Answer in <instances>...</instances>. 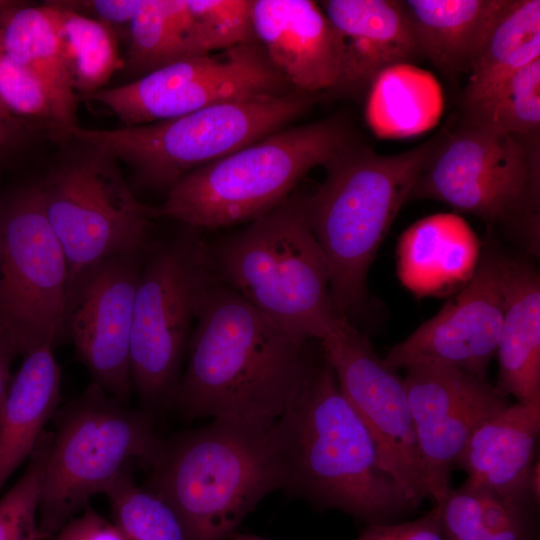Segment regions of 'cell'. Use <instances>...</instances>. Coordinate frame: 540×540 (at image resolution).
I'll use <instances>...</instances> for the list:
<instances>
[{
  "label": "cell",
  "instance_id": "9a60e30c",
  "mask_svg": "<svg viewBox=\"0 0 540 540\" xmlns=\"http://www.w3.org/2000/svg\"><path fill=\"white\" fill-rule=\"evenodd\" d=\"M147 251V250H146ZM145 252L111 256L68 282L64 326L94 383L126 403L132 388L130 340Z\"/></svg>",
  "mask_w": 540,
  "mask_h": 540
},
{
  "label": "cell",
  "instance_id": "2e32d148",
  "mask_svg": "<svg viewBox=\"0 0 540 540\" xmlns=\"http://www.w3.org/2000/svg\"><path fill=\"white\" fill-rule=\"evenodd\" d=\"M509 262L502 253L486 249L459 293L390 348L384 362L397 371L446 366L487 380L501 333Z\"/></svg>",
  "mask_w": 540,
  "mask_h": 540
},
{
  "label": "cell",
  "instance_id": "d6986e66",
  "mask_svg": "<svg viewBox=\"0 0 540 540\" xmlns=\"http://www.w3.org/2000/svg\"><path fill=\"white\" fill-rule=\"evenodd\" d=\"M339 41L340 73L332 92L365 98L386 68L421 58L410 16L398 0L318 2Z\"/></svg>",
  "mask_w": 540,
  "mask_h": 540
},
{
  "label": "cell",
  "instance_id": "4fadbf2b",
  "mask_svg": "<svg viewBox=\"0 0 540 540\" xmlns=\"http://www.w3.org/2000/svg\"><path fill=\"white\" fill-rule=\"evenodd\" d=\"M292 92L254 41L221 54L180 59L129 83L80 97L102 104L125 126H137L217 103Z\"/></svg>",
  "mask_w": 540,
  "mask_h": 540
},
{
  "label": "cell",
  "instance_id": "836d02e7",
  "mask_svg": "<svg viewBox=\"0 0 540 540\" xmlns=\"http://www.w3.org/2000/svg\"><path fill=\"white\" fill-rule=\"evenodd\" d=\"M0 102L16 116L54 127L48 95L41 83L5 51L0 30Z\"/></svg>",
  "mask_w": 540,
  "mask_h": 540
},
{
  "label": "cell",
  "instance_id": "5b68a950",
  "mask_svg": "<svg viewBox=\"0 0 540 540\" xmlns=\"http://www.w3.org/2000/svg\"><path fill=\"white\" fill-rule=\"evenodd\" d=\"M284 484L275 426L256 431L212 421L165 441L146 487L172 507L186 540H227Z\"/></svg>",
  "mask_w": 540,
  "mask_h": 540
},
{
  "label": "cell",
  "instance_id": "d590c367",
  "mask_svg": "<svg viewBox=\"0 0 540 540\" xmlns=\"http://www.w3.org/2000/svg\"><path fill=\"white\" fill-rule=\"evenodd\" d=\"M53 131L51 125L16 116L0 102V164L41 137L53 140Z\"/></svg>",
  "mask_w": 540,
  "mask_h": 540
},
{
  "label": "cell",
  "instance_id": "e575fe53",
  "mask_svg": "<svg viewBox=\"0 0 540 540\" xmlns=\"http://www.w3.org/2000/svg\"><path fill=\"white\" fill-rule=\"evenodd\" d=\"M355 540H444L439 508L414 520L367 525Z\"/></svg>",
  "mask_w": 540,
  "mask_h": 540
},
{
  "label": "cell",
  "instance_id": "8fae6325",
  "mask_svg": "<svg viewBox=\"0 0 540 540\" xmlns=\"http://www.w3.org/2000/svg\"><path fill=\"white\" fill-rule=\"evenodd\" d=\"M214 277L207 246L195 234L150 243L137 286L130 372L142 402H172L202 298Z\"/></svg>",
  "mask_w": 540,
  "mask_h": 540
},
{
  "label": "cell",
  "instance_id": "603a6c76",
  "mask_svg": "<svg viewBox=\"0 0 540 540\" xmlns=\"http://www.w3.org/2000/svg\"><path fill=\"white\" fill-rule=\"evenodd\" d=\"M496 354L501 395L521 403L540 397V278L527 261L510 258Z\"/></svg>",
  "mask_w": 540,
  "mask_h": 540
},
{
  "label": "cell",
  "instance_id": "44dd1931",
  "mask_svg": "<svg viewBox=\"0 0 540 540\" xmlns=\"http://www.w3.org/2000/svg\"><path fill=\"white\" fill-rule=\"evenodd\" d=\"M5 51L26 68L45 89L53 112L55 140L62 132L78 126L75 91L64 51L58 12L45 2L26 4L13 10L0 25Z\"/></svg>",
  "mask_w": 540,
  "mask_h": 540
},
{
  "label": "cell",
  "instance_id": "6da1fadb",
  "mask_svg": "<svg viewBox=\"0 0 540 540\" xmlns=\"http://www.w3.org/2000/svg\"><path fill=\"white\" fill-rule=\"evenodd\" d=\"M172 402L190 418L271 430L317 359L215 274L199 306Z\"/></svg>",
  "mask_w": 540,
  "mask_h": 540
},
{
  "label": "cell",
  "instance_id": "f546056e",
  "mask_svg": "<svg viewBox=\"0 0 540 540\" xmlns=\"http://www.w3.org/2000/svg\"><path fill=\"white\" fill-rule=\"evenodd\" d=\"M464 125L537 136L540 130V58L515 72L484 99L464 107Z\"/></svg>",
  "mask_w": 540,
  "mask_h": 540
},
{
  "label": "cell",
  "instance_id": "d4e9b609",
  "mask_svg": "<svg viewBox=\"0 0 540 540\" xmlns=\"http://www.w3.org/2000/svg\"><path fill=\"white\" fill-rule=\"evenodd\" d=\"M365 116L380 138H404L431 129L439 120L441 88L428 71L410 63L383 70L366 96Z\"/></svg>",
  "mask_w": 540,
  "mask_h": 540
},
{
  "label": "cell",
  "instance_id": "60d3db41",
  "mask_svg": "<svg viewBox=\"0 0 540 540\" xmlns=\"http://www.w3.org/2000/svg\"><path fill=\"white\" fill-rule=\"evenodd\" d=\"M24 3L15 0H0V25L5 18L16 8L20 7Z\"/></svg>",
  "mask_w": 540,
  "mask_h": 540
},
{
  "label": "cell",
  "instance_id": "8992f818",
  "mask_svg": "<svg viewBox=\"0 0 540 540\" xmlns=\"http://www.w3.org/2000/svg\"><path fill=\"white\" fill-rule=\"evenodd\" d=\"M340 117L285 127L181 177L151 208L193 229L252 221L292 193L313 168L325 166L352 142Z\"/></svg>",
  "mask_w": 540,
  "mask_h": 540
},
{
  "label": "cell",
  "instance_id": "cb8c5ba5",
  "mask_svg": "<svg viewBox=\"0 0 540 540\" xmlns=\"http://www.w3.org/2000/svg\"><path fill=\"white\" fill-rule=\"evenodd\" d=\"M423 58L449 76L468 73L509 0H404Z\"/></svg>",
  "mask_w": 540,
  "mask_h": 540
},
{
  "label": "cell",
  "instance_id": "1f68e13d",
  "mask_svg": "<svg viewBox=\"0 0 540 540\" xmlns=\"http://www.w3.org/2000/svg\"><path fill=\"white\" fill-rule=\"evenodd\" d=\"M52 439L53 432L44 430L24 473L0 497V540H39L37 512Z\"/></svg>",
  "mask_w": 540,
  "mask_h": 540
},
{
  "label": "cell",
  "instance_id": "9c48e42d",
  "mask_svg": "<svg viewBox=\"0 0 540 540\" xmlns=\"http://www.w3.org/2000/svg\"><path fill=\"white\" fill-rule=\"evenodd\" d=\"M409 198L433 199L516 234L539 247V135L464 125L445 132Z\"/></svg>",
  "mask_w": 540,
  "mask_h": 540
},
{
  "label": "cell",
  "instance_id": "83f0119b",
  "mask_svg": "<svg viewBox=\"0 0 540 540\" xmlns=\"http://www.w3.org/2000/svg\"><path fill=\"white\" fill-rule=\"evenodd\" d=\"M127 32L124 68L138 78L180 59L209 55L199 44L186 0H140Z\"/></svg>",
  "mask_w": 540,
  "mask_h": 540
},
{
  "label": "cell",
  "instance_id": "ac0fdd59",
  "mask_svg": "<svg viewBox=\"0 0 540 540\" xmlns=\"http://www.w3.org/2000/svg\"><path fill=\"white\" fill-rule=\"evenodd\" d=\"M255 41L297 93L333 91L340 73L337 33L311 0H252Z\"/></svg>",
  "mask_w": 540,
  "mask_h": 540
},
{
  "label": "cell",
  "instance_id": "ba28073f",
  "mask_svg": "<svg viewBox=\"0 0 540 540\" xmlns=\"http://www.w3.org/2000/svg\"><path fill=\"white\" fill-rule=\"evenodd\" d=\"M39 500V540H52L89 499L137 459L152 467L165 440L152 416L132 409L91 382L58 409Z\"/></svg>",
  "mask_w": 540,
  "mask_h": 540
},
{
  "label": "cell",
  "instance_id": "4dcf8cb0",
  "mask_svg": "<svg viewBox=\"0 0 540 540\" xmlns=\"http://www.w3.org/2000/svg\"><path fill=\"white\" fill-rule=\"evenodd\" d=\"M113 524L125 540H186L172 507L147 487L138 486L130 465L105 488Z\"/></svg>",
  "mask_w": 540,
  "mask_h": 540
},
{
  "label": "cell",
  "instance_id": "ab89813d",
  "mask_svg": "<svg viewBox=\"0 0 540 540\" xmlns=\"http://www.w3.org/2000/svg\"><path fill=\"white\" fill-rule=\"evenodd\" d=\"M540 464L539 458L534 462L529 476V494L532 501L538 506L540 501Z\"/></svg>",
  "mask_w": 540,
  "mask_h": 540
},
{
  "label": "cell",
  "instance_id": "f35d334b",
  "mask_svg": "<svg viewBox=\"0 0 540 540\" xmlns=\"http://www.w3.org/2000/svg\"><path fill=\"white\" fill-rule=\"evenodd\" d=\"M18 355L11 343L0 334V405L7 393L11 379V364Z\"/></svg>",
  "mask_w": 540,
  "mask_h": 540
},
{
  "label": "cell",
  "instance_id": "7402d4cb",
  "mask_svg": "<svg viewBox=\"0 0 540 540\" xmlns=\"http://www.w3.org/2000/svg\"><path fill=\"white\" fill-rule=\"evenodd\" d=\"M52 345L23 355L0 405V493L9 477L31 456L46 423L61 401V370Z\"/></svg>",
  "mask_w": 540,
  "mask_h": 540
},
{
  "label": "cell",
  "instance_id": "b9f144b4",
  "mask_svg": "<svg viewBox=\"0 0 540 540\" xmlns=\"http://www.w3.org/2000/svg\"><path fill=\"white\" fill-rule=\"evenodd\" d=\"M230 540H266L256 535L235 533Z\"/></svg>",
  "mask_w": 540,
  "mask_h": 540
},
{
  "label": "cell",
  "instance_id": "d6a6232c",
  "mask_svg": "<svg viewBox=\"0 0 540 540\" xmlns=\"http://www.w3.org/2000/svg\"><path fill=\"white\" fill-rule=\"evenodd\" d=\"M206 54L254 42L252 0H186Z\"/></svg>",
  "mask_w": 540,
  "mask_h": 540
},
{
  "label": "cell",
  "instance_id": "e0dca14e",
  "mask_svg": "<svg viewBox=\"0 0 540 540\" xmlns=\"http://www.w3.org/2000/svg\"><path fill=\"white\" fill-rule=\"evenodd\" d=\"M403 377L424 472L434 504L451 487V473L473 433L509 404L488 380L438 366L409 367Z\"/></svg>",
  "mask_w": 540,
  "mask_h": 540
},
{
  "label": "cell",
  "instance_id": "3957f363",
  "mask_svg": "<svg viewBox=\"0 0 540 540\" xmlns=\"http://www.w3.org/2000/svg\"><path fill=\"white\" fill-rule=\"evenodd\" d=\"M444 134L393 155L352 141L324 166L319 187L305 195L307 223L329 267L332 302L346 318L361 310L378 248Z\"/></svg>",
  "mask_w": 540,
  "mask_h": 540
},
{
  "label": "cell",
  "instance_id": "7c38bea8",
  "mask_svg": "<svg viewBox=\"0 0 540 540\" xmlns=\"http://www.w3.org/2000/svg\"><path fill=\"white\" fill-rule=\"evenodd\" d=\"M0 334L22 356L66 336L69 270L43 206L39 181L15 189L0 207Z\"/></svg>",
  "mask_w": 540,
  "mask_h": 540
},
{
  "label": "cell",
  "instance_id": "ffe728a7",
  "mask_svg": "<svg viewBox=\"0 0 540 540\" xmlns=\"http://www.w3.org/2000/svg\"><path fill=\"white\" fill-rule=\"evenodd\" d=\"M540 433V397L508 405L471 436L456 467L465 482L519 504L537 508L529 494V476Z\"/></svg>",
  "mask_w": 540,
  "mask_h": 540
},
{
  "label": "cell",
  "instance_id": "7bdbcfd3",
  "mask_svg": "<svg viewBox=\"0 0 540 540\" xmlns=\"http://www.w3.org/2000/svg\"><path fill=\"white\" fill-rule=\"evenodd\" d=\"M0 207H1V197H0ZM0 256H1V239H0Z\"/></svg>",
  "mask_w": 540,
  "mask_h": 540
},
{
  "label": "cell",
  "instance_id": "5bb4252c",
  "mask_svg": "<svg viewBox=\"0 0 540 540\" xmlns=\"http://www.w3.org/2000/svg\"><path fill=\"white\" fill-rule=\"evenodd\" d=\"M320 345L342 393L370 431L385 469L419 507L428 494L403 377L346 317Z\"/></svg>",
  "mask_w": 540,
  "mask_h": 540
},
{
  "label": "cell",
  "instance_id": "52a82bcc",
  "mask_svg": "<svg viewBox=\"0 0 540 540\" xmlns=\"http://www.w3.org/2000/svg\"><path fill=\"white\" fill-rule=\"evenodd\" d=\"M313 100V95L297 92L260 95L144 125L117 129L78 125L62 136L93 144L125 163L138 186L169 190L187 173L285 128Z\"/></svg>",
  "mask_w": 540,
  "mask_h": 540
},
{
  "label": "cell",
  "instance_id": "8d00e7d4",
  "mask_svg": "<svg viewBox=\"0 0 540 540\" xmlns=\"http://www.w3.org/2000/svg\"><path fill=\"white\" fill-rule=\"evenodd\" d=\"M52 540H125L106 518L87 506L84 512L67 522Z\"/></svg>",
  "mask_w": 540,
  "mask_h": 540
},
{
  "label": "cell",
  "instance_id": "484cf974",
  "mask_svg": "<svg viewBox=\"0 0 540 540\" xmlns=\"http://www.w3.org/2000/svg\"><path fill=\"white\" fill-rule=\"evenodd\" d=\"M539 58L540 1L509 0L472 61L463 108L484 99Z\"/></svg>",
  "mask_w": 540,
  "mask_h": 540
},
{
  "label": "cell",
  "instance_id": "74e56055",
  "mask_svg": "<svg viewBox=\"0 0 540 540\" xmlns=\"http://www.w3.org/2000/svg\"><path fill=\"white\" fill-rule=\"evenodd\" d=\"M61 2L73 11L103 22L114 29L117 26H128L140 4V0H82Z\"/></svg>",
  "mask_w": 540,
  "mask_h": 540
},
{
  "label": "cell",
  "instance_id": "4316f807",
  "mask_svg": "<svg viewBox=\"0 0 540 540\" xmlns=\"http://www.w3.org/2000/svg\"><path fill=\"white\" fill-rule=\"evenodd\" d=\"M444 540H539L536 508L464 482L437 504Z\"/></svg>",
  "mask_w": 540,
  "mask_h": 540
},
{
  "label": "cell",
  "instance_id": "f1b7e54d",
  "mask_svg": "<svg viewBox=\"0 0 540 540\" xmlns=\"http://www.w3.org/2000/svg\"><path fill=\"white\" fill-rule=\"evenodd\" d=\"M57 8L60 31L78 96L102 89L118 70L124 68L115 29L103 22L51 1Z\"/></svg>",
  "mask_w": 540,
  "mask_h": 540
},
{
  "label": "cell",
  "instance_id": "7a4b0ae2",
  "mask_svg": "<svg viewBox=\"0 0 540 540\" xmlns=\"http://www.w3.org/2000/svg\"><path fill=\"white\" fill-rule=\"evenodd\" d=\"M284 488L367 525L397 522L415 505L385 469L378 447L322 353L275 425Z\"/></svg>",
  "mask_w": 540,
  "mask_h": 540
},
{
  "label": "cell",
  "instance_id": "277c9868",
  "mask_svg": "<svg viewBox=\"0 0 540 540\" xmlns=\"http://www.w3.org/2000/svg\"><path fill=\"white\" fill-rule=\"evenodd\" d=\"M291 194L244 229L206 244L214 274L298 341L328 337L342 317L326 259Z\"/></svg>",
  "mask_w": 540,
  "mask_h": 540
},
{
  "label": "cell",
  "instance_id": "30bf717a",
  "mask_svg": "<svg viewBox=\"0 0 540 540\" xmlns=\"http://www.w3.org/2000/svg\"><path fill=\"white\" fill-rule=\"evenodd\" d=\"M64 143L39 186L46 216L67 259L70 280L102 259L145 252L153 216L151 207L135 197L119 162L108 152L77 140Z\"/></svg>",
  "mask_w": 540,
  "mask_h": 540
}]
</instances>
